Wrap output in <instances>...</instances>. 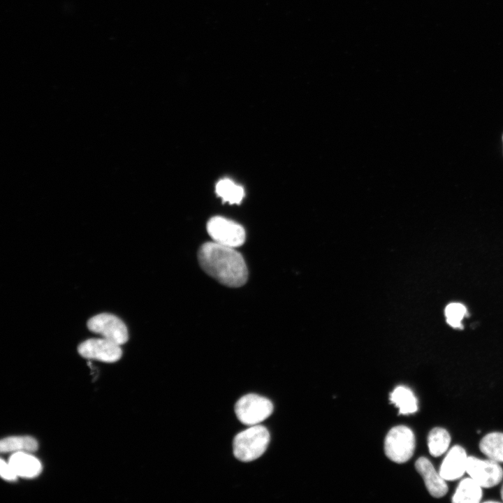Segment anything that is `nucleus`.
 Here are the masks:
<instances>
[{
	"instance_id": "12",
	"label": "nucleus",
	"mask_w": 503,
	"mask_h": 503,
	"mask_svg": "<svg viewBox=\"0 0 503 503\" xmlns=\"http://www.w3.org/2000/svg\"><path fill=\"white\" fill-rule=\"evenodd\" d=\"M481 486L472 478H465L458 484L452 497L455 503H478L482 497Z\"/></svg>"
},
{
	"instance_id": "14",
	"label": "nucleus",
	"mask_w": 503,
	"mask_h": 503,
	"mask_svg": "<svg viewBox=\"0 0 503 503\" xmlns=\"http://www.w3.org/2000/svg\"><path fill=\"white\" fill-rule=\"evenodd\" d=\"M38 448L36 439L29 436H15L1 440L0 451L2 453H31Z\"/></svg>"
},
{
	"instance_id": "21",
	"label": "nucleus",
	"mask_w": 503,
	"mask_h": 503,
	"mask_svg": "<svg viewBox=\"0 0 503 503\" xmlns=\"http://www.w3.org/2000/svg\"><path fill=\"white\" fill-rule=\"evenodd\" d=\"M502 139H503V136H502Z\"/></svg>"
},
{
	"instance_id": "1",
	"label": "nucleus",
	"mask_w": 503,
	"mask_h": 503,
	"mask_svg": "<svg viewBox=\"0 0 503 503\" xmlns=\"http://www.w3.org/2000/svg\"><path fill=\"white\" fill-rule=\"evenodd\" d=\"M198 259L201 268L221 284L240 287L247 280L245 259L233 247L206 242L200 247Z\"/></svg>"
},
{
	"instance_id": "16",
	"label": "nucleus",
	"mask_w": 503,
	"mask_h": 503,
	"mask_svg": "<svg viewBox=\"0 0 503 503\" xmlns=\"http://www.w3.org/2000/svg\"><path fill=\"white\" fill-rule=\"evenodd\" d=\"M451 436L449 432L442 428H435L428 436V446L430 453L438 457L445 453L450 444Z\"/></svg>"
},
{
	"instance_id": "5",
	"label": "nucleus",
	"mask_w": 503,
	"mask_h": 503,
	"mask_svg": "<svg viewBox=\"0 0 503 503\" xmlns=\"http://www.w3.org/2000/svg\"><path fill=\"white\" fill-rule=\"evenodd\" d=\"M207 231L213 242L224 246L235 248L242 245L245 241L246 233L244 228L222 217L211 218L207 222Z\"/></svg>"
},
{
	"instance_id": "10",
	"label": "nucleus",
	"mask_w": 503,
	"mask_h": 503,
	"mask_svg": "<svg viewBox=\"0 0 503 503\" xmlns=\"http://www.w3.org/2000/svg\"><path fill=\"white\" fill-rule=\"evenodd\" d=\"M415 467L423 479L425 486L432 496L441 497L446 495L448 491L446 480L436 471L428 458H419L415 462Z\"/></svg>"
},
{
	"instance_id": "6",
	"label": "nucleus",
	"mask_w": 503,
	"mask_h": 503,
	"mask_svg": "<svg viewBox=\"0 0 503 503\" xmlns=\"http://www.w3.org/2000/svg\"><path fill=\"white\" fill-rule=\"evenodd\" d=\"M87 327L92 332L120 346L126 343L129 339L126 325L113 314L107 313L97 314L88 320Z\"/></svg>"
},
{
	"instance_id": "20",
	"label": "nucleus",
	"mask_w": 503,
	"mask_h": 503,
	"mask_svg": "<svg viewBox=\"0 0 503 503\" xmlns=\"http://www.w3.org/2000/svg\"><path fill=\"white\" fill-rule=\"evenodd\" d=\"M501 497H502V500H503V486L501 488Z\"/></svg>"
},
{
	"instance_id": "18",
	"label": "nucleus",
	"mask_w": 503,
	"mask_h": 503,
	"mask_svg": "<svg viewBox=\"0 0 503 503\" xmlns=\"http://www.w3.org/2000/svg\"><path fill=\"white\" fill-rule=\"evenodd\" d=\"M467 313L465 307L458 302L449 304L445 309V315L449 325L453 328L462 327V319Z\"/></svg>"
},
{
	"instance_id": "17",
	"label": "nucleus",
	"mask_w": 503,
	"mask_h": 503,
	"mask_svg": "<svg viewBox=\"0 0 503 503\" xmlns=\"http://www.w3.org/2000/svg\"><path fill=\"white\" fill-rule=\"evenodd\" d=\"M216 191L219 196L230 204H239L245 195L244 189L229 179H224L218 182Z\"/></svg>"
},
{
	"instance_id": "11",
	"label": "nucleus",
	"mask_w": 503,
	"mask_h": 503,
	"mask_svg": "<svg viewBox=\"0 0 503 503\" xmlns=\"http://www.w3.org/2000/svg\"><path fill=\"white\" fill-rule=\"evenodd\" d=\"M8 462L18 477L33 479L38 476L42 471L40 460L29 453H12Z\"/></svg>"
},
{
	"instance_id": "2",
	"label": "nucleus",
	"mask_w": 503,
	"mask_h": 503,
	"mask_svg": "<svg viewBox=\"0 0 503 503\" xmlns=\"http://www.w3.org/2000/svg\"><path fill=\"white\" fill-rule=\"evenodd\" d=\"M269 442L270 433L265 427L252 425L234 437L233 454L242 462L254 460L265 451Z\"/></svg>"
},
{
	"instance_id": "9",
	"label": "nucleus",
	"mask_w": 503,
	"mask_h": 503,
	"mask_svg": "<svg viewBox=\"0 0 503 503\" xmlns=\"http://www.w3.org/2000/svg\"><path fill=\"white\" fill-rule=\"evenodd\" d=\"M467 458L465 450L455 445L447 453L442 461L439 473L446 481H453L466 472Z\"/></svg>"
},
{
	"instance_id": "4",
	"label": "nucleus",
	"mask_w": 503,
	"mask_h": 503,
	"mask_svg": "<svg viewBox=\"0 0 503 503\" xmlns=\"http://www.w3.org/2000/svg\"><path fill=\"white\" fill-rule=\"evenodd\" d=\"M273 405L270 400L256 394H247L240 398L235 406L239 421L247 425H258L270 416Z\"/></svg>"
},
{
	"instance_id": "13",
	"label": "nucleus",
	"mask_w": 503,
	"mask_h": 503,
	"mask_svg": "<svg viewBox=\"0 0 503 503\" xmlns=\"http://www.w3.org/2000/svg\"><path fill=\"white\" fill-rule=\"evenodd\" d=\"M390 400L399 409V414H409L418 410L417 400L407 387H396L390 395Z\"/></svg>"
},
{
	"instance_id": "8",
	"label": "nucleus",
	"mask_w": 503,
	"mask_h": 503,
	"mask_svg": "<svg viewBox=\"0 0 503 503\" xmlns=\"http://www.w3.org/2000/svg\"><path fill=\"white\" fill-rule=\"evenodd\" d=\"M78 351L83 358L105 363H115L122 355L120 345L103 337L84 341L78 346Z\"/></svg>"
},
{
	"instance_id": "15",
	"label": "nucleus",
	"mask_w": 503,
	"mask_h": 503,
	"mask_svg": "<svg viewBox=\"0 0 503 503\" xmlns=\"http://www.w3.org/2000/svg\"><path fill=\"white\" fill-rule=\"evenodd\" d=\"M479 449L489 459L503 462V432H494L484 436Z\"/></svg>"
},
{
	"instance_id": "19",
	"label": "nucleus",
	"mask_w": 503,
	"mask_h": 503,
	"mask_svg": "<svg viewBox=\"0 0 503 503\" xmlns=\"http://www.w3.org/2000/svg\"><path fill=\"white\" fill-rule=\"evenodd\" d=\"M0 474L3 479L8 481H15L18 478L10 463L3 459L0 461Z\"/></svg>"
},
{
	"instance_id": "7",
	"label": "nucleus",
	"mask_w": 503,
	"mask_h": 503,
	"mask_svg": "<svg viewBox=\"0 0 503 503\" xmlns=\"http://www.w3.org/2000/svg\"><path fill=\"white\" fill-rule=\"evenodd\" d=\"M466 472L482 488L493 487L503 477V469L497 462L474 456L467 458Z\"/></svg>"
},
{
	"instance_id": "3",
	"label": "nucleus",
	"mask_w": 503,
	"mask_h": 503,
	"mask_svg": "<svg viewBox=\"0 0 503 503\" xmlns=\"http://www.w3.org/2000/svg\"><path fill=\"white\" fill-rule=\"evenodd\" d=\"M415 437L410 428L404 425L393 428L388 432L384 442L386 456L397 463L408 461L414 454Z\"/></svg>"
}]
</instances>
